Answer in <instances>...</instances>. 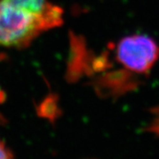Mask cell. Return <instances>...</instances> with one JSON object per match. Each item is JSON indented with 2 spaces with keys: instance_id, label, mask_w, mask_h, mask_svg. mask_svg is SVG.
<instances>
[{
  "instance_id": "1",
  "label": "cell",
  "mask_w": 159,
  "mask_h": 159,
  "mask_svg": "<svg viewBox=\"0 0 159 159\" xmlns=\"http://www.w3.org/2000/svg\"><path fill=\"white\" fill-rule=\"evenodd\" d=\"M59 24L0 0V46H28L42 32Z\"/></svg>"
},
{
  "instance_id": "2",
  "label": "cell",
  "mask_w": 159,
  "mask_h": 159,
  "mask_svg": "<svg viewBox=\"0 0 159 159\" xmlns=\"http://www.w3.org/2000/svg\"><path fill=\"white\" fill-rule=\"evenodd\" d=\"M114 58L120 67L145 78L159 60V45L145 34H133L122 37L111 46Z\"/></svg>"
},
{
  "instance_id": "3",
  "label": "cell",
  "mask_w": 159,
  "mask_h": 159,
  "mask_svg": "<svg viewBox=\"0 0 159 159\" xmlns=\"http://www.w3.org/2000/svg\"><path fill=\"white\" fill-rule=\"evenodd\" d=\"M11 6L29 11L36 15L49 18L60 25L62 11L59 7L52 6L47 0H5Z\"/></svg>"
},
{
  "instance_id": "4",
  "label": "cell",
  "mask_w": 159,
  "mask_h": 159,
  "mask_svg": "<svg viewBox=\"0 0 159 159\" xmlns=\"http://www.w3.org/2000/svg\"><path fill=\"white\" fill-rule=\"evenodd\" d=\"M148 112L149 119L143 131L159 138V104L149 109Z\"/></svg>"
},
{
  "instance_id": "5",
  "label": "cell",
  "mask_w": 159,
  "mask_h": 159,
  "mask_svg": "<svg viewBox=\"0 0 159 159\" xmlns=\"http://www.w3.org/2000/svg\"><path fill=\"white\" fill-rule=\"evenodd\" d=\"M0 159H15L11 149L2 140H0Z\"/></svg>"
}]
</instances>
